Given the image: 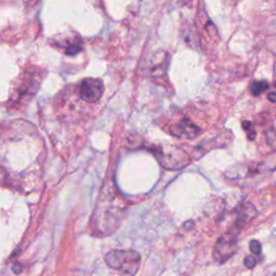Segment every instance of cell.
<instances>
[{
    "label": "cell",
    "mask_w": 276,
    "mask_h": 276,
    "mask_svg": "<svg viewBox=\"0 0 276 276\" xmlns=\"http://www.w3.org/2000/svg\"><path fill=\"white\" fill-rule=\"evenodd\" d=\"M105 261L111 269L133 276L139 270L142 257L135 250H111L106 255Z\"/></svg>",
    "instance_id": "6da1fadb"
},
{
    "label": "cell",
    "mask_w": 276,
    "mask_h": 276,
    "mask_svg": "<svg viewBox=\"0 0 276 276\" xmlns=\"http://www.w3.org/2000/svg\"><path fill=\"white\" fill-rule=\"evenodd\" d=\"M153 152L156 154L160 164L167 169L182 168L188 165L191 161L188 153L178 147L171 146L166 149L160 148L158 151Z\"/></svg>",
    "instance_id": "7a4b0ae2"
},
{
    "label": "cell",
    "mask_w": 276,
    "mask_h": 276,
    "mask_svg": "<svg viewBox=\"0 0 276 276\" xmlns=\"http://www.w3.org/2000/svg\"><path fill=\"white\" fill-rule=\"evenodd\" d=\"M239 232L236 229H231L226 232L218 239L217 243L214 247L212 256L214 259L219 263H225L229 260L237 250V235Z\"/></svg>",
    "instance_id": "3957f363"
},
{
    "label": "cell",
    "mask_w": 276,
    "mask_h": 276,
    "mask_svg": "<svg viewBox=\"0 0 276 276\" xmlns=\"http://www.w3.org/2000/svg\"><path fill=\"white\" fill-rule=\"evenodd\" d=\"M79 93L86 103H95L104 93L103 81L97 78H86L81 82Z\"/></svg>",
    "instance_id": "277c9868"
},
{
    "label": "cell",
    "mask_w": 276,
    "mask_h": 276,
    "mask_svg": "<svg viewBox=\"0 0 276 276\" xmlns=\"http://www.w3.org/2000/svg\"><path fill=\"white\" fill-rule=\"evenodd\" d=\"M257 217V210L256 207L251 204V203H245L241 206L239 214L234 224V229L237 231H241L244 229L246 226H248L251 221H253Z\"/></svg>",
    "instance_id": "5b68a950"
},
{
    "label": "cell",
    "mask_w": 276,
    "mask_h": 276,
    "mask_svg": "<svg viewBox=\"0 0 276 276\" xmlns=\"http://www.w3.org/2000/svg\"><path fill=\"white\" fill-rule=\"evenodd\" d=\"M175 130V132H172L173 135L177 137H185L187 139H193L198 136L202 133L201 129L196 127L195 123L190 122L189 120H182L177 123L171 130Z\"/></svg>",
    "instance_id": "8992f818"
},
{
    "label": "cell",
    "mask_w": 276,
    "mask_h": 276,
    "mask_svg": "<svg viewBox=\"0 0 276 276\" xmlns=\"http://www.w3.org/2000/svg\"><path fill=\"white\" fill-rule=\"evenodd\" d=\"M269 88V82L265 80H261V81H255L251 83L250 86V91L253 95L255 96H259L261 93H263L265 90H268Z\"/></svg>",
    "instance_id": "52a82bcc"
},
{
    "label": "cell",
    "mask_w": 276,
    "mask_h": 276,
    "mask_svg": "<svg viewBox=\"0 0 276 276\" xmlns=\"http://www.w3.org/2000/svg\"><path fill=\"white\" fill-rule=\"evenodd\" d=\"M243 129L245 130V132H247V136H248L249 140L256 139V130H253V124L249 121H244L243 122Z\"/></svg>",
    "instance_id": "ba28073f"
},
{
    "label": "cell",
    "mask_w": 276,
    "mask_h": 276,
    "mask_svg": "<svg viewBox=\"0 0 276 276\" xmlns=\"http://www.w3.org/2000/svg\"><path fill=\"white\" fill-rule=\"evenodd\" d=\"M249 248H250L251 253H253L254 255H260V253H261V244L256 240H253L250 242Z\"/></svg>",
    "instance_id": "9c48e42d"
},
{
    "label": "cell",
    "mask_w": 276,
    "mask_h": 276,
    "mask_svg": "<svg viewBox=\"0 0 276 276\" xmlns=\"http://www.w3.org/2000/svg\"><path fill=\"white\" fill-rule=\"evenodd\" d=\"M244 263H245V265H246L248 269H254L255 266H256V264H257V260H256V258H255V256L249 255V256L245 257Z\"/></svg>",
    "instance_id": "30bf717a"
},
{
    "label": "cell",
    "mask_w": 276,
    "mask_h": 276,
    "mask_svg": "<svg viewBox=\"0 0 276 276\" xmlns=\"http://www.w3.org/2000/svg\"><path fill=\"white\" fill-rule=\"evenodd\" d=\"M81 51V47L78 45H70L66 49V54L68 55H75L77 53H79Z\"/></svg>",
    "instance_id": "8fae6325"
},
{
    "label": "cell",
    "mask_w": 276,
    "mask_h": 276,
    "mask_svg": "<svg viewBox=\"0 0 276 276\" xmlns=\"http://www.w3.org/2000/svg\"><path fill=\"white\" fill-rule=\"evenodd\" d=\"M268 98L270 101H272V103H276V92H271V93H269Z\"/></svg>",
    "instance_id": "7c38bea8"
},
{
    "label": "cell",
    "mask_w": 276,
    "mask_h": 276,
    "mask_svg": "<svg viewBox=\"0 0 276 276\" xmlns=\"http://www.w3.org/2000/svg\"><path fill=\"white\" fill-rule=\"evenodd\" d=\"M272 276H276V273H274V274H273V275H272Z\"/></svg>",
    "instance_id": "4fadbf2b"
},
{
    "label": "cell",
    "mask_w": 276,
    "mask_h": 276,
    "mask_svg": "<svg viewBox=\"0 0 276 276\" xmlns=\"http://www.w3.org/2000/svg\"><path fill=\"white\" fill-rule=\"evenodd\" d=\"M274 84H275V86H276V81H275V83H274Z\"/></svg>",
    "instance_id": "5bb4252c"
}]
</instances>
